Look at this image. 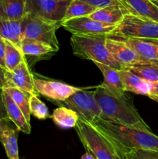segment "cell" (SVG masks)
<instances>
[{
    "label": "cell",
    "mask_w": 158,
    "mask_h": 159,
    "mask_svg": "<svg viewBox=\"0 0 158 159\" xmlns=\"http://www.w3.org/2000/svg\"><path fill=\"white\" fill-rule=\"evenodd\" d=\"M6 70L0 66V90H2L5 86L6 82Z\"/></svg>",
    "instance_id": "cell-34"
},
{
    "label": "cell",
    "mask_w": 158,
    "mask_h": 159,
    "mask_svg": "<svg viewBox=\"0 0 158 159\" xmlns=\"http://www.w3.org/2000/svg\"><path fill=\"white\" fill-rule=\"evenodd\" d=\"M91 124L121 150L158 151V136L151 130L119 125L102 118H98Z\"/></svg>",
    "instance_id": "cell-2"
},
{
    "label": "cell",
    "mask_w": 158,
    "mask_h": 159,
    "mask_svg": "<svg viewBox=\"0 0 158 159\" xmlns=\"http://www.w3.org/2000/svg\"><path fill=\"white\" fill-rule=\"evenodd\" d=\"M20 48L24 56L41 57L55 53V51L49 45L31 39H23Z\"/></svg>",
    "instance_id": "cell-23"
},
{
    "label": "cell",
    "mask_w": 158,
    "mask_h": 159,
    "mask_svg": "<svg viewBox=\"0 0 158 159\" xmlns=\"http://www.w3.org/2000/svg\"><path fill=\"white\" fill-rule=\"evenodd\" d=\"M125 8L114 6L96 9V10L88 16L92 20L107 24L119 25L123 20L125 15L129 14Z\"/></svg>",
    "instance_id": "cell-16"
},
{
    "label": "cell",
    "mask_w": 158,
    "mask_h": 159,
    "mask_svg": "<svg viewBox=\"0 0 158 159\" xmlns=\"http://www.w3.org/2000/svg\"><path fill=\"white\" fill-rule=\"evenodd\" d=\"M3 90L9 95L13 102L23 112L26 120L30 124V110H29V96L30 95L13 87L3 88Z\"/></svg>",
    "instance_id": "cell-24"
},
{
    "label": "cell",
    "mask_w": 158,
    "mask_h": 159,
    "mask_svg": "<svg viewBox=\"0 0 158 159\" xmlns=\"http://www.w3.org/2000/svg\"><path fill=\"white\" fill-rule=\"evenodd\" d=\"M50 117L58 127L63 129L75 128L78 121L77 113L71 109L64 107H60L55 109Z\"/></svg>",
    "instance_id": "cell-21"
},
{
    "label": "cell",
    "mask_w": 158,
    "mask_h": 159,
    "mask_svg": "<svg viewBox=\"0 0 158 159\" xmlns=\"http://www.w3.org/2000/svg\"><path fill=\"white\" fill-rule=\"evenodd\" d=\"M29 110L31 114L39 120H46L50 117L49 110L37 95L29 96Z\"/></svg>",
    "instance_id": "cell-28"
},
{
    "label": "cell",
    "mask_w": 158,
    "mask_h": 159,
    "mask_svg": "<svg viewBox=\"0 0 158 159\" xmlns=\"http://www.w3.org/2000/svg\"><path fill=\"white\" fill-rule=\"evenodd\" d=\"M110 37L119 38L158 40V23L129 13Z\"/></svg>",
    "instance_id": "cell-5"
},
{
    "label": "cell",
    "mask_w": 158,
    "mask_h": 159,
    "mask_svg": "<svg viewBox=\"0 0 158 159\" xmlns=\"http://www.w3.org/2000/svg\"><path fill=\"white\" fill-rule=\"evenodd\" d=\"M126 70L150 83L153 84L158 82V67L150 62L143 65H134Z\"/></svg>",
    "instance_id": "cell-26"
},
{
    "label": "cell",
    "mask_w": 158,
    "mask_h": 159,
    "mask_svg": "<svg viewBox=\"0 0 158 159\" xmlns=\"http://www.w3.org/2000/svg\"><path fill=\"white\" fill-rule=\"evenodd\" d=\"M149 40V41L152 42V43H155V44L158 45V40Z\"/></svg>",
    "instance_id": "cell-38"
},
{
    "label": "cell",
    "mask_w": 158,
    "mask_h": 159,
    "mask_svg": "<svg viewBox=\"0 0 158 159\" xmlns=\"http://www.w3.org/2000/svg\"><path fill=\"white\" fill-rule=\"evenodd\" d=\"M150 63L153 64V65H156V67H158V61H152V62H150Z\"/></svg>",
    "instance_id": "cell-40"
},
{
    "label": "cell",
    "mask_w": 158,
    "mask_h": 159,
    "mask_svg": "<svg viewBox=\"0 0 158 159\" xmlns=\"http://www.w3.org/2000/svg\"><path fill=\"white\" fill-rule=\"evenodd\" d=\"M60 23L26 15L23 19V39H31L46 43L56 52L60 48L56 32L61 26Z\"/></svg>",
    "instance_id": "cell-6"
},
{
    "label": "cell",
    "mask_w": 158,
    "mask_h": 159,
    "mask_svg": "<svg viewBox=\"0 0 158 159\" xmlns=\"http://www.w3.org/2000/svg\"><path fill=\"white\" fill-rule=\"evenodd\" d=\"M106 48L113 58L120 65L122 69H128L134 65L148 63L133 48L118 37H107Z\"/></svg>",
    "instance_id": "cell-10"
},
{
    "label": "cell",
    "mask_w": 158,
    "mask_h": 159,
    "mask_svg": "<svg viewBox=\"0 0 158 159\" xmlns=\"http://www.w3.org/2000/svg\"><path fill=\"white\" fill-rule=\"evenodd\" d=\"M81 1L94 6L96 9L114 6H119L124 7L121 0H81Z\"/></svg>",
    "instance_id": "cell-30"
},
{
    "label": "cell",
    "mask_w": 158,
    "mask_h": 159,
    "mask_svg": "<svg viewBox=\"0 0 158 159\" xmlns=\"http://www.w3.org/2000/svg\"><path fill=\"white\" fill-rule=\"evenodd\" d=\"M5 55H6V40L0 37V66L6 69Z\"/></svg>",
    "instance_id": "cell-31"
},
{
    "label": "cell",
    "mask_w": 158,
    "mask_h": 159,
    "mask_svg": "<svg viewBox=\"0 0 158 159\" xmlns=\"http://www.w3.org/2000/svg\"><path fill=\"white\" fill-rule=\"evenodd\" d=\"M60 107L71 109L84 122L92 124L98 118H102V112L94 96V91L81 89L64 101H54Z\"/></svg>",
    "instance_id": "cell-7"
},
{
    "label": "cell",
    "mask_w": 158,
    "mask_h": 159,
    "mask_svg": "<svg viewBox=\"0 0 158 159\" xmlns=\"http://www.w3.org/2000/svg\"><path fill=\"white\" fill-rule=\"evenodd\" d=\"M68 5V2L55 0H26V15L46 21L61 23Z\"/></svg>",
    "instance_id": "cell-9"
},
{
    "label": "cell",
    "mask_w": 158,
    "mask_h": 159,
    "mask_svg": "<svg viewBox=\"0 0 158 159\" xmlns=\"http://www.w3.org/2000/svg\"><path fill=\"white\" fill-rule=\"evenodd\" d=\"M116 148L126 159H158V151L142 150V149L121 150L117 147Z\"/></svg>",
    "instance_id": "cell-29"
},
{
    "label": "cell",
    "mask_w": 158,
    "mask_h": 159,
    "mask_svg": "<svg viewBox=\"0 0 158 159\" xmlns=\"http://www.w3.org/2000/svg\"><path fill=\"white\" fill-rule=\"evenodd\" d=\"M0 37L20 48L23 40V20H0Z\"/></svg>",
    "instance_id": "cell-18"
},
{
    "label": "cell",
    "mask_w": 158,
    "mask_h": 159,
    "mask_svg": "<svg viewBox=\"0 0 158 159\" xmlns=\"http://www.w3.org/2000/svg\"><path fill=\"white\" fill-rule=\"evenodd\" d=\"M124 7L132 15L158 23V7L151 0H121Z\"/></svg>",
    "instance_id": "cell-14"
},
{
    "label": "cell",
    "mask_w": 158,
    "mask_h": 159,
    "mask_svg": "<svg viewBox=\"0 0 158 159\" xmlns=\"http://www.w3.org/2000/svg\"><path fill=\"white\" fill-rule=\"evenodd\" d=\"M61 26L72 35L112 36L119 25L107 24L88 16L77 17L61 22Z\"/></svg>",
    "instance_id": "cell-8"
},
{
    "label": "cell",
    "mask_w": 158,
    "mask_h": 159,
    "mask_svg": "<svg viewBox=\"0 0 158 159\" xmlns=\"http://www.w3.org/2000/svg\"><path fill=\"white\" fill-rule=\"evenodd\" d=\"M108 37L105 35H72L71 45L73 54L80 58L91 60L94 63L104 64L119 71L123 70L107 49Z\"/></svg>",
    "instance_id": "cell-3"
},
{
    "label": "cell",
    "mask_w": 158,
    "mask_h": 159,
    "mask_svg": "<svg viewBox=\"0 0 158 159\" xmlns=\"http://www.w3.org/2000/svg\"><path fill=\"white\" fill-rule=\"evenodd\" d=\"M119 38V37H118ZM147 62L158 61V45L149 40L120 38Z\"/></svg>",
    "instance_id": "cell-19"
},
{
    "label": "cell",
    "mask_w": 158,
    "mask_h": 159,
    "mask_svg": "<svg viewBox=\"0 0 158 159\" xmlns=\"http://www.w3.org/2000/svg\"><path fill=\"white\" fill-rule=\"evenodd\" d=\"M13 87L29 95H37L34 87L33 75L31 72L26 60L23 61L14 70L6 71L4 88Z\"/></svg>",
    "instance_id": "cell-12"
},
{
    "label": "cell",
    "mask_w": 158,
    "mask_h": 159,
    "mask_svg": "<svg viewBox=\"0 0 158 159\" xmlns=\"http://www.w3.org/2000/svg\"><path fill=\"white\" fill-rule=\"evenodd\" d=\"M116 148V147H115ZM116 152H117V153H118V155H119V158L120 159H126L125 158V157L123 156V155H122V154L120 152H119V150H118V149H116Z\"/></svg>",
    "instance_id": "cell-36"
},
{
    "label": "cell",
    "mask_w": 158,
    "mask_h": 159,
    "mask_svg": "<svg viewBox=\"0 0 158 159\" xmlns=\"http://www.w3.org/2000/svg\"><path fill=\"white\" fill-rule=\"evenodd\" d=\"M151 2L155 5V6H156L158 7V0H151Z\"/></svg>",
    "instance_id": "cell-39"
},
{
    "label": "cell",
    "mask_w": 158,
    "mask_h": 159,
    "mask_svg": "<svg viewBox=\"0 0 158 159\" xmlns=\"http://www.w3.org/2000/svg\"><path fill=\"white\" fill-rule=\"evenodd\" d=\"M26 0H0V20H21L26 15Z\"/></svg>",
    "instance_id": "cell-20"
},
{
    "label": "cell",
    "mask_w": 158,
    "mask_h": 159,
    "mask_svg": "<svg viewBox=\"0 0 158 159\" xmlns=\"http://www.w3.org/2000/svg\"><path fill=\"white\" fill-rule=\"evenodd\" d=\"M4 118H8V115L3 101V90H0V120Z\"/></svg>",
    "instance_id": "cell-33"
},
{
    "label": "cell",
    "mask_w": 158,
    "mask_h": 159,
    "mask_svg": "<svg viewBox=\"0 0 158 159\" xmlns=\"http://www.w3.org/2000/svg\"><path fill=\"white\" fill-rule=\"evenodd\" d=\"M94 96L102 119L125 127L150 130L126 93H118L102 83L94 90Z\"/></svg>",
    "instance_id": "cell-1"
},
{
    "label": "cell",
    "mask_w": 158,
    "mask_h": 159,
    "mask_svg": "<svg viewBox=\"0 0 158 159\" xmlns=\"http://www.w3.org/2000/svg\"><path fill=\"white\" fill-rule=\"evenodd\" d=\"M18 128L9 119L0 120V142L4 147L8 159H20Z\"/></svg>",
    "instance_id": "cell-13"
},
{
    "label": "cell",
    "mask_w": 158,
    "mask_h": 159,
    "mask_svg": "<svg viewBox=\"0 0 158 159\" xmlns=\"http://www.w3.org/2000/svg\"><path fill=\"white\" fill-rule=\"evenodd\" d=\"M55 1L61 2H68V3H70L71 1H72V0H55Z\"/></svg>",
    "instance_id": "cell-37"
},
{
    "label": "cell",
    "mask_w": 158,
    "mask_h": 159,
    "mask_svg": "<svg viewBox=\"0 0 158 159\" xmlns=\"http://www.w3.org/2000/svg\"><path fill=\"white\" fill-rule=\"evenodd\" d=\"M95 10L96 8L81 0H72L67 8L62 21L77 17L88 16Z\"/></svg>",
    "instance_id": "cell-25"
},
{
    "label": "cell",
    "mask_w": 158,
    "mask_h": 159,
    "mask_svg": "<svg viewBox=\"0 0 158 159\" xmlns=\"http://www.w3.org/2000/svg\"><path fill=\"white\" fill-rule=\"evenodd\" d=\"M3 101H4V105L6 107L8 118L15 124V127L18 128L19 131L23 132L26 134H30V124L26 120L23 112L19 108L18 106L13 102L12 98L4 90H3Z\"/></svg>",
    "instance_id": "cell-15"
},
{
    "label": "cell",
    "mask_w": 158,
    "mask_h": 159,
    "mask_svg": "<svg viewBox=\"0 0 158 159\" xmlns=\"http://www.w3.org/2000/svg\"><path fill=\"white\" fill-rule=\"evenodd\" d=\"M94 64L103 75V83L105 85H106L109 88L112 89L115 91L118 92V93H126V92L124 91L122 79H121L119 70L115 69V68L108 66L106 65H104V64L97 63V62H95Z\"/></svg>",
    "instance_id": "cell-22"
},
{
    "label": "cell",
    "mask_w": 158,
    "mask_h": 159,
    "mask_svg": "<svg viewBox=\"0 0 158 159\" xmlns=\"http://www.w3.org/2000/svg\"><path fill=\"white\" fill-rule=\"evenodd\" d=\"M147 96H149L150 99L158 102V82L152 84L151 89H150Z\"/></svg>",
    "instance_id": "cell-32"
},
{
    "label": "cell",
    "mask_w": 158,
    "mask_h": 159,
    "mask_svg": "<svg viewBox=\"0 0 158 159\" xmlns=\"http://www.w3.org/2000/svg\"><path fill=\"white\" fill-rule=\"evenodd\" d=\"M34 87L37 93L53 101H64L81 88L72 86L61 82L52 81L33 75Z\"/></svg>",
    "instance_id": "cell-11"
},
{
    "label": "cell",
    "mask_w": 158,
    "mask_h": 159,
    "mask_svg": "<svg viewBox=\"0 0 158 159\" xmlns=\"http://www.w3.org/2000/svg\"><path fill=\"white\" fill-rule=\"evenodd\" d=\"M81 159H95V158H94V157L91 154H90L89 152H86L83 155H82Z\"/></svg>",
    "instance_id": "cell-35"
},
{
    "label": "cell",
    "mask_w": 158,
    "mask_h": 159,
    "mask_svg": "<svg viewBox=\"0 0 158 159\" xmlns=\"http://www.w3.org/2000/svg\"><path fill=\"white\" fill-rule=\"evenodd\" d=\"M124 91L138 95L148 96L152 87V83L143 80L126 69L119 71Z\"/></svg>",
    "instance_id": "cell-17"
},
{
    "label": "cell",
    "mask_w": 158,
    "mask_h": 159,
    "mask_svg": "<svg viewBox=\"0 0 158 159\" xmlns=\"http://www.w3.org/2000/svg\"><path fill=\"white\" fill-rule=\"evenodd\" d=\"M25 60L26 58H25V56L23 55L21 49L17 48L10 42L6 40L5 64H6V71H12Z\"/></svg>",
    "instance_id": "cell-27"
},
{
    "label": "cell",
    "mask_w": 158,
    "mask_h": 159,
    "mask_svg": "<svg viewBox=\"0 0 158 159\" xmlns=\"http://www.w3.org/2000/svg\"><path fill=\"white\" fill-rule=\"evenodd\" d=\"M75 130L86 152L95 159H120L112 143L91 124L78 119Z\"/></svg>",
    "instance_id": "cell-4"
}]
</instances>
